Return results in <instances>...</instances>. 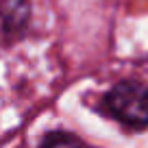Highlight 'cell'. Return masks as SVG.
Wrapping results in <instances>:
<instances>
[{"mask_svg": "<svg viewBox=\"0 0 148 148\" xmlns=\"http://www.w3.org/2000/svg\"><path fill=\"white\" fill-rule=\"evenodd\" d=\"M105 109L129 126L148 124V85L139 81H122L105 96Z\"/></svg>", "mask_w": 148, "mask_h": 148, "instance_id": "1", "label": "cell"}, {"mask_svg": "<svg viewBox=\"0 0 148 148\" xmlns=\"http://www.w3.org/2000/svg\"><path fill=\"white\" fill-rule=\"evenodd\" d=\"M31 18L28 0H0V26L9 39L18 37L26 28Z\"/></svg>", "mask_w": 148, "mask_h": 148, "instance_id": "2", "label": "cell"}, {"mask_svg": "<svg viewBox=\"0 0 148 148\" xmlns=\"http://www.w3.org/2000/svg\"><path fill=\"white\" fill-rule=\"evenodd\" d=\"M44 146H57V144H79V139L72 137V135L63 133V131H55V133H50L48 137H44Z\"/></svg>", "mask_w": 148, "mask_h": 148, "instance_id": "3", "label": "cell"}]
</instances>
